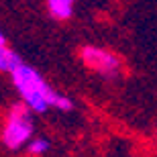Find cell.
<instances>
[{"label": "cell", "instance_id": "1", "mask_svg": "<svg viewBox=\"0 0 157 157\" xmlns=\"http://www.w3.org/2000/svg\"><path fill=\"white\" fill-rule=\"evenodd\" d=\"M12 82L17 86L18 94L23 96L31 110L35 112H45L49 106L59 108V110H71V100L57 94L55 90L47 86V82L37 74L31 65H25L23 61L10 71Z\"/></svg>", "mask_w": 157, "mask_h": 157}, {"label": "cell", "instance_id": "2", "mask_svg": "<svg viewBox=\"0 0 157 157\" xmlns=\"http://www.w3.org/2000/svg\"><path fill=\"white\" fill-rule=\"evenodd\" d=\"M33 137V121H31V108L25 104H17L6 118L2 141L8 149H18L25 143H29Z\"/></svg>", "mask_w": 157, "mask_h": 157}, {"label": "cell", "instance_id": "3", "mask_svg": "<svg viewBox=\"0 0 157 157\" xmlns=\"http://www.w3.org/2000/svg\"><path fill=\"white\" fill-rule=\"evenodd\" d=\"M82 61L90 67V70L98 71L102 76H117L118 67H121V59L114 53L98 49V47H84L82 49Z\"/></svg>", "mask_w": 157, "mask_h": 157}, {"label": "cell", "instance_id": "4", "mask_svg": "<svg viewBox=\"0 0 157 157\" xmlns=\"http://www.w3.org/2000/svg\"><path fill=\"white\" fill-rule=\"evenodd\" d=\"M76 0H47V10L57 21H67L74 14Z\"/></svg>", "mask_w": 157, "mask_h": 157}, {"label": "cell", "instance_id": "5", "mask_svg": "<svg viewBox=\"0 0 157 157\" xmlns=\"http://www.w3.org/2000/svg\"><path fill=\"white\" fill-rule=\"evenodd\" d=\"M21 63V59L14 51H10L6 45H0V71H12Z\"/></svg>", "mask_w": 157, "mask_h": 157}, {"label": "cell", "instance_id": "6", "mask_svg": "<svg viewBox=\"0 0 157 157\" xmlns=\"http://www.w3.org/2000/svg\"><path fill=\"white\" fill-rule=\"evenodd\" d=\"M49 149V141L47 139H33L29 143V153L31 155H43Z\"/></svg>", "mask_w": 157, "mask_h": 157}, {"label": "cell", "instance_id": "7", "mask_svg": "<svg viewBox=\"0 0 157 157\" xmlns=\"http://www.w3.org/2000/svg\"><path fill=\"white\" fill-rule=\"evenodd\" d=\"M0 45H6V39H4V33L0 31Z\"/></svg>", "mask_w": 157, "mask_h": 157}]
</instances>
